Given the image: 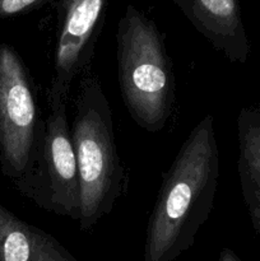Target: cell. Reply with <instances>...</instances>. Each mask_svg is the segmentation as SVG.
Wrapping results in <instances>:
<instances>
[{"mask_svg":"<svg viewBox=\"0 0 260 261\" xmlns=\"http://www.w3.org/2000/svg\"><path fill=\"white\" fill-rule=\"evenodd\" d=\"M240 185L254 229L260 236V105L245 107L237 117Z\"/></svg>","mask_w":260,"mask_h":261,"instance_id":"9c48e42d","label":"cell"},{"mask_svg":"<svg viewBox=\"0 0 260 261\" xmlns=\"http://www.w3.org/2000/svg\"><path fill=\"white\" fill-rule=\"evenodd\" d=\"M117 76L122 101L135 124L161 132L176 105V82L165 35L154 20L129 5L116 33Z\"/></svg>","mask_w":260,"mask_h":261,"instance_id":"3957f363","label":"cell"},{"mask_svg":"<svg viewBox=\"0 0 260 261\" xmlns=\"http://www.w3.org/2000/svg\"><path fill=\"white\" fill-rule=\"evenodd\" d=\"M42 142L30 172L18 178L20 193L43 211L79 219V177L75 150L71 140L66 102L60 97L47 98Z\"/></svg>","mask_w":260,"mask_h":261,"instance_id":"277c9868","label":"cell"},{"mask_svg":"<svg viewBox=\"0 0 260 261\" xmlns=\"http://www.w3.org/2000/svg\"><path fill=\"white\" fill-rule=\"evenodd\" d=\"M109 0H59L53 76L47 98L68 99L74 79L89 70Z\"/></svg>","mask_w":260,"mask_h":261,"instance_id":"8992f818","label":"cell"},{"mask_svg":"<svg viewBox=\"0 0 260 261\" xmlns=\"http://www.w3.org/2000/svg\"><path fill=\"white\" fill-rule=\"evenodd\" d=\"M0 261H78L47 232L0 204Z\"/></svg>","mask_w":260,"mask_h":261,"instance_id":"ba28073f","label":"cell"},{"mask_svg":"<svg viewBox=\"0 0 260 261\" xmlns=\"http://www.w3.org/2000/svg\"><path fill=\"white\" fill-rule=\"evenodd\" d=\"M41 117L30 73L17 51L0 43V160L9 177H23L42 142Z\"/></svg>","mask_w":260,"mask_h":261,"instance_id":"5b68a950","label":"cell"},{"mask_svg":"<svg viewBox=\"0 0 260 261\" xmlns=\"http://www.w3.org/2000/svg\"><path fill=\"white\" fill-rule=\"evenodd\" d=\"M219 178L214 117L205 115L163 175L148 219L144 261H173L190 249L208 221Z\"/></svg>","mask_w":260,"mask_h":261,"instance_id":"6da1fadb","label":"cell"},{"mask_svg":"<svg viewBox=\"0 0 260 261\" xmlns=\"http://www.w3.org/2000/svg\"><path fill=\"white\" fill-rule=\"evenodd\" d=\"M200 35L232 63L245 64L250 41L239 0H173Z\"/></svg>","mask_w":260,"mask_h":261,"instance_id":"52a82bcc","label":"cell"},{"mask_svg":"<svg viewBox=\"0 0 260 261\" xmlns=\"http://www.w3.org/2000/svg\"><path fill=\"white\" fill-rule=\"evenodd\" d=\"M218 261H240V259L235 255L233 251H231L229 249H223L219 254Z\"/></svg>","mask_w":260,"mask_h":261,"instance_id":"8fae6325","label":"cell"},{"mask_svg":"<svg viewBox=\"0 0 260 261\" xmlns=\"http://www.w3.org/2000/svg\"><path fill=\"white\" fill-rule=\"evenodd\" d=\"M50 2L51 0H0V18L31 12Z\"/></svg>","mask_w":260,"mask_h":261,"instance_id":"30bf717a","label":"cell"},{"mask_svg":"<svg viewBox=\"0 0 260 261\" xmlns=\"http://www.w3.org/2000/svg\"><path fill=\"white\" fill-rule=\"evenodd\" d=\"M70 133L79 177V229L91 231L110 214L127 189L117 153L114 121L101 83L89 70L81 74Z\"/></svg>","mask_w":260,"mask_h":261,"instance_id":"7a4b0ae2","label":"cell"}]
</instances>
